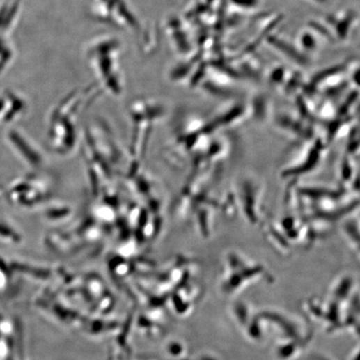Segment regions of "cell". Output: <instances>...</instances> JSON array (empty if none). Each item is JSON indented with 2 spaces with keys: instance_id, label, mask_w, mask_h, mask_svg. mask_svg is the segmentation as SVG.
<instances>
[{
  "instance_id": "52a82bcc",
  "label": "cell",
  "mask_w": 360,
  "mask_h": 360,
  "mask_svg": "<svg viewBox=\"0 0 360 360\" xmlns=\"http://www.w3.org/2000/svg\"><path fill=\"white\" fill-rule=\"evenodd\" d=\"M354 79L355 83H357V84H359V86H360V70L355 72Z\"/></svg>"
},
{
  "instance_id": "277c9868",
  "label": "cell",
  "mask_w": 360,
  "mask_h": 360,
  "mask_svg": "<svg viewBox=\"0 0 360 360\" xmlns=\"http://www.w3.org/2000/svg\"><path fill=\"white\" fill-rule=\"evenodd\" d=\"M232 2L240 7L253 8L258 3V0H232Z\"/></svg>"
},
{
  "instance_id": "ba28073f",
  "label": "cell",
  "mask_w": 360,
  "mask_h": 360,
  "mask_svg": "<svg viewBox=\"0 0 360 360\" xmlns=\"http://www.w3.org/2000/svg\"><path fill=\"white\" fill-rule=\"evenodd\" d=\"M317 1H319V2H324V1H326V0H317Z\"/></svg>"
},
{
  "instance_id": "8992f818",
  "label": "cell",
  "mask_w": 360,
  "mask_h": 360,
  "mask_svg": "<svg viewBox=\"0 0 360 360\" xmlns=\"http://www.w3.org/2000/svg\"><path fill=\"white\" fill-rule=\"evenodd\" d=\"M283 75V72L281 70H279L276 71H274L272 74V79L273 81H281V79H282Z\"/></svg>"
},
{
  "instance_id": "3957f363",
  "label": "cell",
  "mask_w": 360,
  "mask_h": 360,
  "mask_svg": "<svg viewBox=\"0 0 360 360\" xmlns=\"http://www.w3.org/2000/svg\"><path fill=\"white\" fill-rule=\"evenodd\" d=\"M341 70H342L341 66L336 67V68H333V69L324 70V71L322 72V73H320V75H316L315 80L316 82L322 81V80L324 79L325 78L330 77V76L336 75Z\"/></svg>"
},
{
  "instance_id": "7a4b0ae2",
  "label": "cell",
  "mask_w": 360,
  "mask_h": 360,
  "mask_svg": "<svg viewBox=\"0 0 360 360\" xmlns=\"http://www.w3.org/2000/svg\"><path fill=\"white\" fill-rule=\"evenodd\" d=\"M269 40L271 44L275 46V48H277L279 50H281V52L285 53L288 57L295 59V61L298 62L299 63H304L307 62L306 57H304V55L300 54L297 49L293 48V46L286 44L285 42H283L281 40H278L275 37L269 38Z\"/></svg>"
},
{
  "instance_id": "6da1fadb",
  "label": "cell",
  "mask_w": 360,
  "mask_h": 360,
  "mask_svg": "<svg viewBox=\"0 0 360 360\" xmlns=\"http://www.w3.org/2000/svg\"><path fill=\"white\" fill-rule=\"evenodd\" d=\"M110 39L97 40L95 43L90 45L88 49V58L94 69L95 73L99 76L103 82L109 86L114 91L118 92L121 90V75L118 69V63L114 52L118 48V45L112 50L117 43Z\"/></svg>"
},
{
  "instance_id": "5b68a950",
  "label": "cell",
  "mask_w": 360,
  "mask_h": 360,
  "mask_svg": "<svg viewBox=\"0 0 360 360\" xmlns=\"http://www.w3.org/2000/svg\"><path fill=\"white\" fill-rule=\"evenodd\" d=\"M315 40L313 39L311 35H306L302 37V45L304 46V48L312 49L315 48Z\"/></svg>"
}]
</instances>
